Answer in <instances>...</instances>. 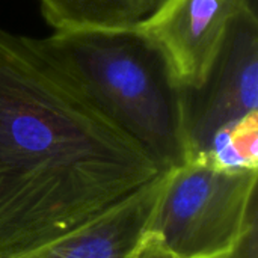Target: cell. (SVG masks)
Masks as SVG:
<instances>
[{
    "mask_svg": "<svg viewBox=\"0 0 258 258\" xmlns=\"http://www.w3.org/2000/svg\"><path fill=\"white\" fill-rule=\"evenodd\" d=\"M30 41L160 172L186 162L184 89L138 24L56 30Z\"/></svg>",
    "mask_w": 258,
    "mask_h": 258,
    "instance_id": "1",
    "label": "cell"
},
{
    "mask_svg": "<svg viewBox=\"0 0 258 258\" xmlns=\"http://www.w3.org/2000/svg\"><path fill=\"white\" fill-rule=\"evenodd\" d=\"M258 171L189 159L163 171L148 233L171 258H225L257 215Z\"/></svg>",
    "mask_w": 258,
    "mask_h": 258,
    "instance_id": "2",
    "label": "cell"
},
{
    "mask_svg": "<svg viewBox=\"0 0 258 258\" xmlns=\"http://www.w3.org/2000/svg\"><path fill=\"white\" fill-rule=\"evenodd\" d=\"M132 258H171L163 248L159 245V242L148 233V230L145 231V234L142 236V239L139 240L136 249L133 251Z\"/></svg>",
    "mask_w": 258,
    "mask_h": 258,
    "instance_id": "9",
    "label": "cell"
},
{
    "mask_svg": "<svg viewBox=\"0 0 258 258\" xmlns=\"http://www.w3.org/2000/svg\"><path fill=\"white\" fill-rule=\"evenodd\" d=\"M162 0H39L54 30L135 26L154 12Z\"/></svg>",
    "mask_w": 258,
    "mask_h": 258,
    "instance_id": "6",
    "label": "cell"
},
{
    "mask_svg": "<svg viewBox=\"0 0 258 258\" xmlns=\"http://www.w3.org/2000/svg\"><path fill=\"white\" fill-rule=\"evenodd\" d=\"M257 0H162L138 26L166 54L184 91L203 86L233 20Z\"/></svg>",
    "mask_w": 258,
    "mask_h": 258,
    "instance_id": "4",
    "label": "cell"
},
{
    "mask_svg": "<svg viewBox=\"0 0 258 258\" xmlns=\"http://www.w3.org/2000/svg\"><path fill=\"white\" fill-rule=\"evenodd\" d=\"M195 159L225 171H258V112L222 127Z\"/></svg>",
    "mask_w": 258,
    "mask_h": 258,
    "instance_id": "7",
    "label": "cell"
},
{
    "mask_svg": "<svg viewBox=\"0 0 258 258\" xmlns=\"http://www.w3.org/2000/svg\"><path fill=\"white\" fill-rule=\"evenodd\" d=\"M225 258H258V213L252 216L242 237Z\"/></svg>",
    "mask_w": 258,
    "mask_h": 258,
    "instance_id": "8",
    "label": "cell"
},
{
    "mask_svg": "<svg viewBox=\"0 0 258 258\" xmlns=\"http://www.w3.org/2000/svg\"><path fill=\"white\" fill-rule=\"evenodd\" d=\"M252 112H258L257 5L233 20L203 86L184 91L186 160L203 156L222 127Z\"/></svg>",
    "mask_w": 258,
    "mask_h": 258,
    "instance_id": "3",
    "label": "cell"
},
{
    "mask_svg": "<svg viewBox=\"0 0 258 258\" xmlns=\"http://www.w3.org/2000/svg\"><path fill=\"white\" fill-rule=\"evenodd\" d=\"M163 172L80 228L18 258H132L150 227Z\"/></svg>",
    "mask_w": 258,
    "mask_h": 258,
    "instance_id": "5",
    "label": "cell"
}]
</instances>
